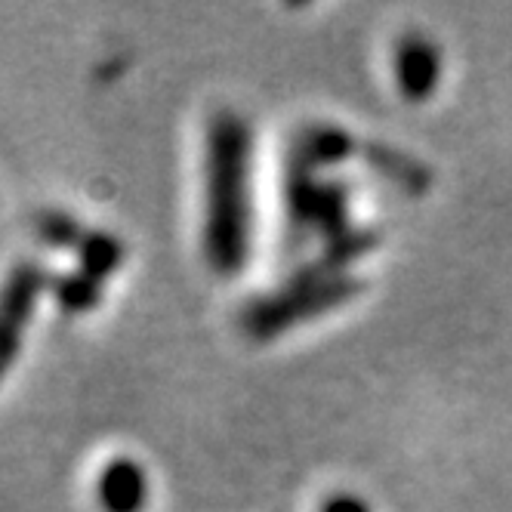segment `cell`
<instances>
[{"instance_id": "obj_8", "label": "cell", "mask_w": 512, "mask_h": 512, "mask_svg": "<svg viewBox=\"0 0 512 512\" xmlns=\"http://www.w3.org/2000/svg\"><path fill=\"white\" fill-rule=\"evenodd\" d=\"M59 300L68 306V309H75V312H84L90 309L96 300H99V287L93 278H87L84 272H78L75 278H68L59 284Z\"/></svg>"}, {"instance_id": "obj_1", "label": "cell", "mask_w": 512, "mask_h": 512, "mask_svg": "<svg viewBox=\"0 0 512 512\" xmlns=\"http://www.w3.org/2000/svg\"><path fill=\"white\" fill-rule=\"evenodd\" d=\"M204 253L219 275H238L250 250V130L219 112L207 130Z\"/></svg>"}, {"instance_id": "obj_7", "label": "cell", "mask_w": 512, "mask_h": 512, "mask_svg": "<svg viewBox=\"0 0 512 512\" xmlns=\"http://www.w3.org/2000/svg\"><path fill=\"white\" fill-rule=\"evenodd\" d=\"M78 247H81V272L93 281L112 275L124 256L121 244L112 235H87L81 238Z\"/></svg>"}, {"instance_id": "obj_4", "label": "cell", "mask_w": 512, "mask_h": 512, "mask_svg": "<svg viewBox=\"0 0 512 512\" xmlns=\"http://www.w3.org/2000/svg\"><path fill=\"white\" fill-rule=\"evenodd\" d=\"M96 500L102 512H142L149 479L133 457H112L96 475Z\"/></svg>"}, {"instance_id": "obj_6", "label": "cell", "mask_w": 512, "mask_h": 512, "mask_svg": "<svg viewBox=\"0 0 512 512\" xmlns=\"http://www.w3.org/2000/svg\"><path fill=\"white\" fill-rule=\"evenodd\" d=\"M352 155V136L340 127H312L300 136L294 164L306 170L337 167Z\"/></svg>"}, {"instance_id": "obj_3", "label": "cell", "mask_w": 512, "mask_h": 512, "mask_svg": "<svg viewBox=\"0 0 512 512\" xmlns=\"http://www.w3.org/2000/svg\"><path fill=\"white\" fill-rule=\"evenodd\" d=\"M392 75L411 102H423L442 81V53L423 34H405L392 53Z\"/></svg>"}, {"instance_id": "obj_2", "label": "cell", "mask_w": 512, "mask_h": 512, "mask_svg": "<svg viewBox=\"0 0 512 512\" xmlns=\"http://www.w3.org/2000/svg\"><path fill=\"white\" fill-rule=\"evenodd\" d=\"M355 290H358V284L352 278H340V275H331V278L306 275L303 278L300 275L284 294L266 297L256 306H250L244 315V324L253 337H275L312 315H321L327 309L346 303Z\"/></svg>"}, {"instance_id": "obj_9", "label": "cell", "mask_w": 512, "mask_h": 512, "mask_svg": "<svg viewBox=\"0 0 512 512\" xmlns=\"http://www.w3.org/2000/svg\"><path fill=\"white\" fill-rule=\"evenodd\" d=\"M318 512H371V506L355 494H334L321 503Z\"/></svg>"}, {"instance_id": "obj_5", "label": "cell", "mask_w": 512, "mask_h": 512, "mask_svg": "<svg viewBox=\"0 0 512 512\" xmlns=\"http://www.w3.org/2000/svg\"><path fill=\"white\" fill-rule=\"evenodd\" d=\"M41 287V278L34 275V269H22L10 290L4 297H0V364L10 361L13 352H16V343H19V331H22V318L34 300V294H38Z\"/></svg>"}]
</instances>
